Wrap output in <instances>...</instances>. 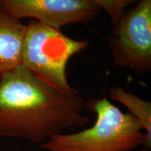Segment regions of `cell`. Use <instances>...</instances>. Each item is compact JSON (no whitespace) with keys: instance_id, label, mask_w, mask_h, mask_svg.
Segmentation results:
<instances>
[{"instance_id":"obj_1","label":"cell","mask_w":151,"mask_h":151,"mask_svg":"<svg viewBox=\"0 0 151 151\" xmlns=\"http://www.w3.org/2000/svg\"><path fill=\"white\" fill-rule=\"evenodd\" d=\"M86 109L76 90L60 91L22 65L0 76V137L44 142L88 124Z\"/></svg>"},{"instance_id":"obj_2","label":"cell","mask_w":151,"mask_h":151,"mask_svg":"<svg viewBox=\"0 0 151 151\" xmlns=\"http://www.w3.org/2000/svg\"><path fill=\"white\" fill-rule=\"evenodd\" d=\"M97 116L94 125L73 134H58L44 141L45 151H132L139 146L150 149L140 122L124 113L106 97L85 102Z\"/></svg>"},{"instance_id":"obj_3","label":"cell","mask_w":151,"mask_h":151,"mask_svg":"<svg viewBox=\"0 0 151 151\" xmlns=\"http://www.w3.org/2000/svg\"><path fill=\"white\" fill-rule=\"evenodd\" d=\"M88 46L57 29L33 20L27 25L22 66L47 84L64 92H73L66 70L69 60Z\"/></svg>"},{"instance_id":"obj_4","label":"cell","mask_w":151,"mask_h":151,"mask_svg":"<svg viewBox=\"0 0 151 151\" xmlns=\"http://www.w3.org/2000/svg\"><path fill=\"white\" fill-rule=\"evenodd\" d=\"M113 59L136 73L151 69V0H139L124 11L109 39Z\"/></svg>"},{"instance_id":"obj_5","label":"cell","mask_w":151,"mask_h":151,"mask_svg":"<svg viewBox=\"0 0 151 151\" xmlns=\"http://www.w3.org/2000/svg\"><path fill=\"white\" fill-rule=\"evenodd\" d=\"M0 9L17 20L34 18L57 29L92 21L101 10L89 0H0Z\"/></svg>"},{"instance_id":"obj_6","label":"cell","mask_w":151,"mask_h":151,"mask_svg":"<svg viewBox=\"0 0 151 151\" xmlns=\"http://www.w3.org/2000/svg\"><path fill=\"white\" fill-rule=\"evenodd\" d=\"M27 25L0 9V76L22 65Z\"/></svg>"},{"instance_id":"obj_7","label":"cell","mask_w":151,"mask_h":151,"mask_svg":"<svg viewBox=\"0 0 151 151\" xmlns=\"http://www.w3.org/2000/svg\"><path fill=\"white\" fill-rule=\"evenodd\" d=\"M111 99L125 106L130 113L139 120L146 134L147 141L151 145V103L130 92L121 87L111 88L109 90Z\"/></svg>"},{"instance_id":"obj_8","label":"cell","mask_w":151,"mask_h":151,"mask_svg":"<svg viewBox=\"0 0 151 151\" xmlns=\"http://www.w3.org/2000/svg\"><path fill=\"white\" fill-rule=\"evenodd\" d=\"M104 10L110 17L113 25H116L125 9L139 0H89Z\"/></svg>"},{"instance_id":"obj_9","label":"cell","mask_w":151,"mask_h":151,"mask_svg":"<svg viewBox=\"0 0 151 151\" xmlns=\"http://www.w3.org/2000/svg\"><path fill=\"white\" fill-rule=\"evenodd\" d=\"M141 151H150V149H148V148H144Z\"/></svg>"}]
</instances>
